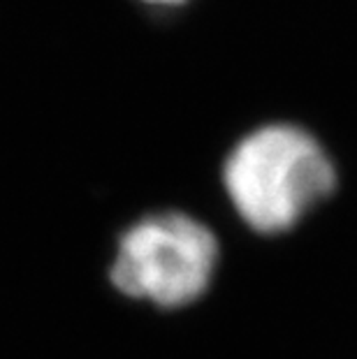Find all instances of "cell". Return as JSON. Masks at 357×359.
I'll use <instances>...</instances> for the list:
<instances>
[{"label":"cell","instance_id":"cell-1","mask_svg":"<svg viewBox=\"0 0 357 359\" xmlns=\"http://www.w3.org/2000/svg\"><path fill=\"white\" fill-rule=\"evenodd\" d=\"M223 183L250 230L281 234L334 193L337 170L314 135L290 123H271L230 151Z\"/></svg>","mask_w":357,"mask_h":359},{"label":"cell","instance_id":"cell-2","mask_svg":"<svg viewBox=\"0 0 357 359\" xmlns=\"http://www.w3.org/2000/svg\"><path fill=\"white\" fill-rule=\"evenodd\" d=\"M216 264L214 232L193 216L167 211L142 218L123 232L109 276L133 299L179 309L207 292Z\"/></svg>","mask_w":357,"mask_h":359},{"label":"cell","instance_id":"cell-3","mask_svg":"<svg viewBox=\"0 0 357 359\" xmlns=\"http://www.w3.org/2000/svg\"><path fill=\"white\" fill-rule=\"evenodd\" d=\"M144 3H149V5H158V7H174V5L186 3V0H144Z\"/></svg>","mask_w":357,"mask_h":359}]
</instances>
